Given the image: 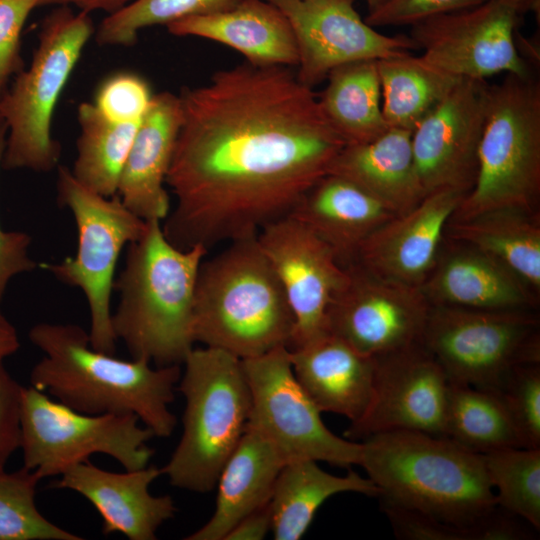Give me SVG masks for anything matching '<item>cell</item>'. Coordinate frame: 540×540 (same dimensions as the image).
<instances>
[{
	"label": "cell",
	"instance_id": "1",
	"mask_svg": "<svg viewBox=\"0 0 540 540\" xmlns=\"http://www.w3.org/2000/svg\"><path fill=\"white\" fill-rule=\"evenodd\" d=\"M179 98L166 177L176 204L162 228L181 249L255 236L290 215L346 145L287 66L245 62Z\"/></svg>",
	"mask_w": 540,
	"mask_h": 540
},
{
	"label": "cell",
	"instance_id": "2",
	"mask_svg": "<svg viewBox=\"0 0 540 540\" xmlns=\"http://www.w3.org/2000/svg\"><path fill=\"white\" fill-rule=\"evenodd\" d=\"M28 336L43 353L30 373L32 387L81 413L133 414L156 437L173 433L177 419L169 406L180 365L154 368L145 359L101 352L87 331L71 323H38Z\"/></svg>",
	"mask_w": 540,
	"mask_h": 540
},
{
	"label": "cell",
	"instance_id": "3",
	"mask_svg": "<svg viewBox=\"0 0 540 540\" xmlns=\"http://www.w3.org/2000/svg\"><path fill=\"white\" fill-rule=\"evenodd\" d=\"M127 247L114 283L119 292L112 313L115 336L132 358L157 366L181 365L194 348L195 286L208 250L178 248L160 221H147L141 237Z\"/></svg>",
	"mask_w": 540,
	"mask_h": 540
},
{
	"label": "cell",
	"instance_id": "4",
	"mask_svg": "<svg viewBox=\"0 0 540 540\" xmlns=\"http://www.w3.org/2000/svg\"><path fill=\"white\" fill-rule=\"evenodd\" d=\"M359 466L388 502L439 521L471 524L499 506L480 453L445 436L398 430L362 441Z\"/></svg>",
	"mask_w": 540,
	"mask_h": 540
},
{
	"label": "cell",
	"instance_id": "5",
	"mask_svg": "<svg viewBox=\"0 0 540 540\" xmlns=\"http://www.w3.org/2000/svg\"><path fill=\"white\" fill-rule=\"evenodd\" d=\"M294 318L257 235L203 259L196 280L193 335L240 359L289 347Z\"/></svg>",
	"mask_w": 540,
	"mask_h": 540
},
{
	"label": "cell",
	"instance_id": "6",
	"mask_svg": "<svg viewBox=\"0 0 540 540\" xmlns=\"http://www.w3.org/2000/svg\"><path fill=\"white\" fill-rule=\"evenodd\" d=\"M182 364L183 430L161 472L179 489L205 493L245 432L251 394L242 360L224 350L194 347Z\"/></svg>",
	"mask_w": 540,
	"mask_h": 540
},
{
	"label": "cell",
	"instance_id": "7",
	"mask_svg": "<svg viewBox=\"0 0 540 540\" xmlns=\"http://www.w3.org/2000/svg\"><path fill=\"white\" fill-rule=\"evenodd\" d=\"M93 33L89 13L69 6H58L43 19L29 68L19 71L0 97L7 128L2 168L46 173L59 166L54 111Z\"/></svg>",
	"mask_w": 540,
	"mask_h": 540
},
{
	"label": "cell",
	"instance_id": "8",
	"mask_svg": "<svg viewBox=\"0 0 540 540\" xmlns=\"http://www.w3.org/2000/svg\"><path fill=\"white\" fill-rule=\"evenodd\" d=\"M489 85L478 168L451 219L515 208L537 212L540 197V82L505 74Z\"/></svg>",
	"mask_w": 540,
	"mask_h": 540
},
{
	"label": "cell",
	"instance_id": "9",
	"mask_svg": "<svg viewBox=\"0 0 540 540\" xmlns=\"http://www.w3.org/2000/svg\"><path fill=\"white\" fill-rule=\"evenodd\" d=\"M57 200L73 216L77 249L73 257L40 263L61 283L84 294L90 315L91 346L115 354L111 297L116 267L123 249L144 233L147 221L117 196H104L80 183L66 166L57 167Z\"/></svg>",
	"mask_w": 540,
	"mask_h": 540
},
{
	"label": "cell",
	"instance_id": "10",
	"mask_svg": "<svg viewBox=\"0 0 540 540\" xmlns=\"http://www.w3.org/2000/svg\"><path fill=\"white\" fill-rule=\"evenodd\" d=\"M20 421L23 467L41 479L60 476L95 453L125 470L148 466L154 454L148 442L155 435L137 416L81 413L32 386L23 387Z\"/></svg>",
	"mask_w": 540,
	"mask_h": 540
},
{
	"label": "cell",
	"instance_id": "11",
	"mask_svg": "<svg viewBox=\"0 0 540 540\" xmlns=\"http://www.w3.org/2000/svg\"><path fill=\"white\" fill-rule=\"evenodd\" d=\"M420 343L449 382L496 391L515 367L540 362L539 318L530 310L430 305Z\"/></svg>",
	"mask_w": 540,
	"mask_h": 540
},
{
	"label": "cell",
	"instance_id": "12",
	"mask_svg": "<svg viewBox=\"0 0 540 540\" xmlns=\"http://www.w3.org/2000/svg\"><path fill=\"white\" fill-rule=\"evenodd\" d=\"M241 360L251 394L246 428L270 442L286 463L314 460L347 468L360 464L361 442L326 427L321 410L295 377L288 347Z\"/></svg>",
	"mask_w": 540,
	"mask_h": 540
},
{
	"label": "cell",
	"instance_id": "13",
	"mask_svg": "<svg viewBox=\"0 0 540 540\" xmlns=\"http://www.w3.org/2000/svg\"><path fill=\"white\" fill-rule=\"evenodd\" d=\"M520 16L506 0H485L418 22L410 37L425 60L458 78L529 76V64L515 43Z\"/></svg>",
	"mask_w": 540,
	"mask_h": 540
},
{
	"label": "cell",
	"instance_id": "14",
	"mask_svg": "<svg viewBox=\"0 0 540 540\" xmlns=\"http://www.w3.org/2000/svg\"><path fill=\"white\" fill-rule=\"evenodd\" d=\"M346 267L347 281L328 309V331L374 358L419 343L430 308L420 287L355 262Z\"/></svg>",
	"mask_w": 540,
	"mask_h": 540
},
{
	"label": "cell",
	"instance_id": "15",
	"mask_svg": "<svg viewBox=\"0 0 540 540\" xmlns=\"http://www.w3.org/2000/svg\"><path fill=\"white\" fill-rule=\"evenodd\" d=\"M294 318L289 349L304 345L328 331L329 306L348 278L347 267L335 252L291 215L257 234Z\"/></svg>",
	"mask_w": 540,
	"mask_h": 540
},
{
	"label": "cell",
	"instance_id": "16",
	"mask_svg": "<svg viewBox=\"0 0 540 540\" xmlns=\"http://www.w3.org/2000/svg\"><path fill=\"white\" fill-rule=\"evenodd\" d=\"M375 359L370 402L344 437L398 430L444 436L449 379L434 356L419 342Z\"/></svg>",
	"mask_w": 540,
	"mask_h": 540
},
{
	"label": "cell",
	"instance_id": "17",
	"mask_svg": "<svg viewBox=\"0 0 540 540\" xmlns=\"http://www.w3.org/2000/svg\"><path fill=\"white\" fill-rule=\"evenodd\" d=\"M288 19L296 39L298 79L313 88L334 68L418 49L410 36L382 34L361 19L354 0H267Z\"/></svg>",
	"mask_w": 540,
	"mask_h": 540
},
{
	"label": "cell",
	"instance_id": "18",
	"mask_svg": "<svg viewBox=\"0 0 540 540\" xmlns=\"http://www.w3.org/2000/svg\"><path fill=\"white\" fill-rule=\"evenodd\" d=\"M489 84L460 78L445 98L415 127L411 144L425 195L472 189L478 168Z\"/></svg>",
	"mask_w": 540,
	"mask_h": 540
},
{
	"label": "cell",
	"instance_id": "19",
	"mask_svg": "<svg viewBox=\"0 0 540 540\" xmlns=\"http://www.w3.org/2000/svg\"><path fill=\"white\" fill-rule=\"evenodd\" d=\"M465 195L455 189L427 194L412 209L376 229L352 262L385 278L420 287L436 264L447 224Z\"/></svg>",
	"mask_w": 540,
	"mask_h": 540
},
{
	"label": "cell",
	"instance_id": "20",
	"mask_svg": "<svg viewBox=\"0 0 540 540\" xmlns=\"http://www.w3.org/2000/svg\"><path fill=\"white\" fill-rule=\"evenodd\" d=\"M161 474V468L152 465L117 473L88 460L68 469L51 486L85 497L103 520V534L119 532L130 540H154L159 527L177 511L171 496L149 491Z\"/></svg>",
	"mask_w": 540,
	"mask_h": 540
},
{
	"label": "cell",
	"instance_id": "21",
	"mask_svg": "<svg viewBox=\"0 0 540 540\" xmlns=\"http://www.w3.org/2000/svg\"><path fill=\"white\" fill-rule=\"evenodd\" d=\"M449 240V245L444 240L446 247L420 286L430 305L479 310L535 307L537 294L510 269L473 246Z\"/></svg>",
	"mask_w": 540,
	"mask_h": 540
},
{
	"label": "cell",
	"instance_id": "22",
	"mask_svg": "<svg viewBox=\"0 0 540 540\" xmlns=\"http://www.w3.org/2000/svg\"><path fill=\"white\" fill-rule=\"evenodd\" d=\"M181 117L179 95L154 94L123 165L117 196L145 221L163 222L171 210L165 184Z\"/></svg>",
	"mask_w": 540,
	"mask_h": 540
},
{
	"label": "cell",
	"instance_id": "23",
	"mask_svg": "<svg viewBox=\"0 0 540 540\" xmlns=\"http://www.w3.org/2000/svg\"><path fill=\"white\" fill-rule=\"evenodd\" d=\"M289 353L296 379L321 412L342 415L350 423L363 415L373 390L374 357L330 332Z\"/></svg>",
	"mask_w": 540,
	"mask_h": 540
},
{
	"label": "cell",
	"instance_id": "24",
	"mask_svg": "<svg viewBox=\"0 0 540 540\" xmlns=\"http://www.w3.org/2000/svg\"><path fill=\"white\" fill-rule=\"evenodd\" d=\"M175 36H196L227 45L255 65L297 66L298 47L286 16L267 0H240L229 9L166 25Z\"/></svg>",
	"mask_w": 540,
	"mask_h": 540
},
{
	"label": "cell",
	"instance_id": "25",
	"mask_svg": "<svg viewBox=\"0 0 540 540\" xmlns=\"http://www.w3.org/2000/svg\"><path fill=\"white\" fill-rule=\"evenodd\" d=\"M290 215L329 245L346 266L361 244L397 214L352 181L327 174Z\"/></svg>",
	"mask_w": 540,
	"mask_h": 540
},
{
	"label": "cell",
	"instance_id": "26",
	"mask_svg": "<svg viewBox=\"0 0 540 540\" xmlns=\"http://www.w3.org/2000/svg\"><path fill=\"white\" fill-rule=\"evenodd\" d=\"M285 464L270 442L246 428L219 473L212 516L185 539L224 540L242 518L269 503Z\"/></svg>",
	"mask_w": 540,
	"mask_h": 540
},
{
	"label": "cell",
	"instance_id": "27",
	"mask_svg": "<svg viewBox=\"0 0 540 540\" xmlns=\"http://www.w3.org/2000/svg\"><path fill=\"white\" fill-rule=\"evenodd\" d=\"M411 135L408 130L389 128L372 141L346 144L328 174L352 181L397 215L407 212L426 196L415 166Z\"/></svg>",
	"mask_w": 540,
	"mask_h": 540
},
{
	"label": "cell",
	"instance_id": "28",
	"mask_svg": "<svg viewBox=\"0 0 540 540\" xmlns=\"http://www.w3.org/2000/svg\"><path fill=\"white\" fill-rule=\"evenodd\" d=\"M445 237L492 256L538 295L540 220L537 212L499 208L465 219H450Z\"/></svg>",
	"mask_w": 540,
	"mask_h": 540
},
{
	"label": "cell",
	"instance_id": "29",
	"mask_svg": "<svg viewBox=\"0 0 540 540\" xmlns=\"http://www.w3.org/2000/svg\"><path fill=\"white\" fill-rule=\"evenodd\" d=\"M343 492L377 497L379 489L353 470L337 476L322 469L317 461L296 460L281 469L269 501L272 535L275 540H298L308 530L321 505Z\"/></svg>",
	"mask_w": 540,
	"mask_h": 540
},
{
	"label": "cell",
	"instance_id": "30",
	"mask_svg": "<svg viewBox=\"0 0 540 540\" xmlns=\"http://www.w3.org/2000/svg\"><path fill=\"white\" fill-rule=\"evenodd\" d=\"M319 98L325 116L346 144L372 141L388 129L377 60H360L330 71Z\"/></svg>",
	"mask_w": 540,
	"mask_h": 540
},
{
	"label": "cell",
	"instance_id": "31",
	"mask_svg": "<svg viewBox=\"0 0 540 540\" xmlns=\"http://www.w3.org/2000/svg\"><path fill=\"white\" fill-rule=\"evenodd\" d=\"M377 64L384 119L389 128L411 132L460 79L411 53L380 59Z\"/></svg>",
	"mask_w": 540,
	"mask_h": 540
},
{
	"label": "cell",
	"instance_id": "32",
	"mask_svg": "<svg viewBox=\"0 0 540 540\" xmlns=\"http://www.w3.org/2000/svg\"><path fill=\"white\" fill-rule=\"evenodd\" d=\"M77 119L80 133L76 142V157L70 170L89 189L104 196H114L141 121L112 122L90 102L78 106Z\"/></svg>",
	"mask_w": 540,
	"mask_h": 540
},
{
	"label": "cell",
	"instance_id": "33",
	"mask_svg": "<svg viewBox=\"0 0 540 540\" xmlns=\"http://www.w3.org/2000/svg\"><path fill=\"white\" fill-rule=\"evenodd\" d=\"M444 436L475 453L526 447L495 392L460 383L449 382Z\"/></svg>",
	"mask_w": 540,
	"mask_h": 540
},
{
	"label": "cell",
	"instance_id": "34",
	"mask_svg": "<svg viewBox=\"0 0 540 540\" xmlns=\"http://www.w3.org/2000/svg\"><path fill=\"white\" fill-rule=\"evenodd\" d=\"M497 505L540 529V448H505L480 453Z\"/></svg>",
	"mask_w": 540,
	"mask_h": 540
},
{
	"label": "cell",
	"instance_id": "35",
	"mask_svg": "<svg viewBox=\"0 0 540 540\" xmlns=\"http://www.w3.org/2000/svg\"><path fill=\"white\" fill-rule=\"evenodd\" d=\"M395 536L405 540H525L533 528L498 507L471 524L439 521L415 511L380 501ZM536 531V530H535Z\"/></svg>",
	"mask_w": 540,
	"mask_h": 540
},
{
	"label": "cell",
	"instance_id": "36",
	"mask_svg": "<svg viewBox=\"0 0 540 540\" xmlns=\"http://www.w3.org/2000/svg\"><path fill=\"white\" fill-rule=\"evenodd\" d=\"M40 480L25 467L0 472V540H82L38 510L35 497Z\"/></svg>",
	"mask_w": 540,
	"mask_h": 540
},
{
	"label": "cell",
	"instance_id": "37",
	"mask_svg": "<svg viewBox=\"0 0 540 540\" xmlns=\"http://www.w3.org/2000/svg\"><path fill=\"white\" fill-rule=\"evenodd\" d=\"M240 0H134L107 15L99 24L96 42L101 46L132 45L140 30L157 24L211 14L231 8Z\"/></svg>",
	"mask_w": 540,
	"mask_h": 540
},
{
	"label": "cell",
	"instance_id": "38",
	"mask_svg": "<svg viewBox=\"0 0 540 540\" xmlns=\"http://www.w3.org/2000/svg\"><path fill=\"white\" fill-rule=\"evenodd\" d=\"M495 392L527 448H540V362L512 369Z\"/></svg>",
	"mask_w": 540,
	"mask_h": 540
},
{
	"label": "cell",
	"instance_id": "39",
	"mask_svg": "<svg viewBox=\"0 0 540 540\" xmlns=\"http://www.w3.org/2000/svg\"><path fill=\"white\" fill-rule=\"evenodd\" d=\"M147 81L132 72H118L99 85L93 104L115 123L140 122L153 98Z\"/></svg>",
	"mask_w": 540,
	"mask_h": 540
},
{
	"label": "cell",
	"instance_id": "40",
	"mask_svg": "<svg viewBox=\"0 0 540 540\" xmlns=\"http://www.w3.org/2000/svg\"><path fill=\"white\" fill-rule=\"evenodd\" d=\"M40 0H0V97L22 68L21 32Z\"/></svg>",
	"mask_w": 540,
	"mask_h": 540
},
{
	"label": "cell",
	"instance_id": "41",
	"mask_svg": "<svg viewBox=\"0 0 540 540\" xmlns=\"http://www.w3.org/2000/svg\"><path fill=\"white\" fill-rule=\"evenodd\" d=\"M485 0H385L368 12L371 27L414 25L430 17L472 7Z\"/></svg>",
	"mask_w": 540,
	"mask_h": 540
},
{
	"label": "cell",
	"instance_id": "42",
	"mask_svg": "<svg viewBox=\"0 0 540 540\" xmlns=\"http://www.w3.org/2000/svg\"><path fill=\"white\" fill-rule=\"evenodd\" d=\"M23 387L0 360V472L21 443V398Z\"/></svg>",
	"mask_w": 540,
	"mask_h": 540
},
{
	"label": "cell",
	"instance_id": "43",
	"mask_svg": "<svg viewBox=\"0 0 540 540\" xmlns=\"http://www.w3.org/2000/svg\"><path fill=\"white\" fill-rule=\"evenodd\" d=\"M6 134L0 136V169ZM32 238L23 231H6L0 225V303L9 282L17 275L40 267L29 255Z\"/></svg>",
	"mask_w": 540,
	"mask_h": 540
},
{
	"label": "cell",
	"instance_id": "44",
	"mask_svg": "<svg viewBox=\"0 0 540 540\" xmlns=\"http://www.w3.org/2000/svg\"><path fill=\"white\" fill-rule=\"evenodd\" d=\"M272 530L269 503L242 518L224 540H262Z\"/></svg>",
	"mask_w": 540,
	"mask_h": 540
},
{
	"label": "cell",
	"instance_id": "45",
	"mask_svg": "<svg viewBox=\"0 0 540 540\" xmlns=\"http://www.w3.org/2000/svg\"><path fill=\"white\" fill-rule=\"evenodd\" d=\"M134 0H40L39 6H75L80 11L91 13L93 11H104L113 14Z\"/></svg>",
	"mask_w": 540,
	"mask_h": 540
},
{
	"label": "cell",
	"instance_id": "46",
	"mask_svg": "<svg viewBox=\"0 0 540 540\" xmlns=\"http://www.w3.org/2000/svg\"><path fill=\"white\" fill-rule=\"evenodd\" d=\"M19 347L17 331L0 308V360L14 354Z\"/></svg>",
	"mask_w": 540,
	"mask_h": 540
},
{
	"label": "cell",
	"instance_id": "47",
	"mask_svg": "<svg viewBox=\"0 0 540 540\" xmlns=\"http://www.w3.org/2000/svg\"><path fill=\"white\" fill-rule=\"evenodd\" d=\"M512 4L520 15L527 12H537L540 9V0H506Z\"/></svg>",
	"mask_w": 540,
	"mask_h": 540
},
{
	"label": "cell",
	"instance_id": "48",
	"mask_svg": "<svg viewBox=\"0 0 540 540\" xmlns=\"http://www.w3.org/2000/svg\"><path fill=\"white\" fill-rule=\"evenodd\" d=\"M368 5V12L379 7L385 0H365Z\"/></svg>",
	"mask_w": 540,
	"mask_h": 540
},
{
	"label": "cell",
	"instance_id": "49",
	"mask_svg": "<svg viewBox=\"0 0 540 540\" xmlns=\"http://www.w3.org/2000/svg\"><path fill=\"white\" fill-rule=\"evenodd\" d=\"M7 133V128L3 119V116L0 111V136Z\"/></svg>",
	"mask_w": 540,
	"mask_h": 540
}]
</instances>
